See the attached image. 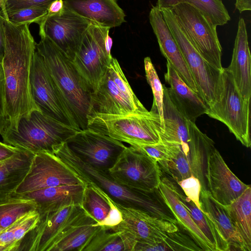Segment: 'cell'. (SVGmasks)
Listing matches in <instances>:
<instances>
[{
	"mask_svg": "<svg viewBox=\"0 0 251 251\" xmlns=\"http://www.w3.org/2000/svg\"><path fill=\"white\" fill-rule=\"evenodd\" d=\"M39 220L22 239L18 251H50L58 241L86 213L81 205L38 210Z\"/></svg>",
	"mask_w": 251,
	"mask_h": 251,
	"instance_id": "obj_9",
	"label": "cell"
},
{
	"mask_svg": "<svg viewBox=\"0 0 251 251\" xmlns=\"http://www.w3.org/2000/svg\"><path fill=\"white\" fill-rule=\"evenodd\" d=\"M137 146L139 147L149 156L157 162L166 159L168 156L167 145L161 140L155 144Z\"/></svg>",
	"mask_w": 251,
	"mask_h": 251,
	"instance_id": "obj_45",
	"label": "cell"
},
{
	"mask_svg": "<svg viewBox=\"0 0 251 251\" xmlns=\"http://www.w3.org/2000/svg\"><path fill=\"white\" fill-rule=\"evenodd\" d=\"M66 143L82 161L104 171L113 167L126 147L121 141L89 128L79 131Z\"/></svg>",
	"mask_w": 251,
	"mask_h": 251,
	"instance_id": "obj_14",
	"label": "cell"
},
{
	"mask_svg": "<svg viewBox=\"0 0 251 251\" xmlns=\"http://www.w3.org/2000/svg\"><path fill=\"white\" fill-rule=\"evenodd\" d=\"M97 223L86 214L68 230L50 251H83L94 235L101 227L96 226Z\"/></svg>",
	"mask_w": 251,
	"mask_h": 251,
	"instance_id": "obj_30",
	"label": "cell"
},
{
	"mask_svg": "<svg viewBox=\"0 0 251 251\" xmlns=\"http://www.w3.org/2000/svg\"><path fill=\"white\" fill-rule=\"evenodd\" d=\"M48 13L47 7H32L7 13L4 18L15 25H29L32 23L39 25Z\"/></svg>",
	"mask_w": 251,
	"mask_h": 251,
	"instance_id": "obj_39",
	"label": "cell"
},
{
	"mask_svg": "<svg viewBox=\"0 0 251 251\" xmlns=\"http://www.w3.org/2000/svg\"><path fill=\"white\" fill-rule=\"evenodd\" d=\"M222 78L219 98L208 107L205 114L223 123L243 146L250 148V100L242 96L226 68L223 69Z\"/></svg>",
	"mask_w": 251,
	"mask_h": 251,
	"instance_id": "obj_7",
	"label": "cell"
},
{
	"mask_svg": "<svg viewBox=\"0 0 251 251\" xmlns=\"http://www.w3.org/2000/svg\"><path fill=\"white\" fill-rule=\"evenodd\" d=\"M166 67L164 78L170 85V87H167V91L170 99L187 120L195 123L198 117L206 114L207 106L200 95L182 80L176 71L167 61Z\"/></svg>",
	"mask_w": 251,
	"mask_h": 251,
	"instance_id": "obj_21",
	"label": "cell"
},
{
	"mask_svg": "<svg viewBox=\"0 0 251 251\" xmlns=\"http://www.w3.org/2000/svg\"><path fill=\"white\" fill-rule=\"evenodd\" d=\"M36 44L44 62L80 130L87 129L92 92L73 61L44 35Z\"/></svg>",
	"mask_w": 251,
	"mask_h": 251,
	"instance_id": "obj_2",
	"label": "cell"
},
{
	"mask_svg": "<svg viewBox=\"0 0 251 251\" xmlns=\"http://www.w3.org/2000/svg\"><path fill=\"white\" fill-rule=\"evenodd\" d=\"M4 18L0 12V64H2L5 51Z\"/></svg>",
	"mask_w": 251,
	"mask_h": 251,
	"instance_id": "obj_49",
	"label": "cell"
},
{
	"mask_svg": "<svg viewBox=\"0 0 251 251\" xmlns=\"http://www.w3.org/2000/svg\"><path fill=\"white\" fill-rule=\"evenodd\" d=\"M179 201L189 212L198 228L212 243L215 251H229L227 245L223 240L209 218L192 201L184 196L177 187Z\"/></svg>",
	"mask_w": 251,
	"mask_h": 251,
	"instance_id": "obj_33",
	"label": "cell"
},
{
	"mask_svg": "<svg viewBox=\"0 0 251 251\" xmlns=\"http://www.w3.org/2000/svg\"><path fill=\"white\" fill-rule=\"evenodd\" d=\"M8 129V120L6 111V99L5 78L2 64H0V135L4 134Z\"/></svg>",
	"mask_w": 251,
	"mask_h": 251,
	"instance_id": "obj_44",
	"label": "cell"
},
{
	"mask_svg": "<svg viewBox=\"0 0 251 251\" xmlns=\"http://www.w3.org/2000/svg\"><path fill=\"white\" fill-rule=\"evenodd\" d=\"M85 185H62L22 196L33 200L38 210H55L71 205H81Z\"/></svg>",
	"mask_w": 251,
	"mask_h": 251,
	"instance_id": "obj_26",
	"label": "cell"
},
{
	"mask_svg": "<svg viewBox=\"0 0 251 251\" xmlns=\"http://www.w3.org/2000/svg\"><path fill=\"white\" fill-rule=\"evenodd\" d=\"M6 0H0V9H2L4 5Z\"/></svg>",
	"mask_w": 251,
	"mask_h": 251,
	"instance_id": "obj_53",
	"label": "cell"
},
{
	"mask_svg": "<svg viewBox=\"0 0 251 251\" xmlns=\"http://www.w3.org/2000/svg\"><path fill=\"white\" fill-rule=\"evenodd\" d=\"M114 202L122 214V221L118 225L107 229L127 232L137 242H159L179 230L174 223L152 215L141 209L126 207Z\"/></svg>",
	"mask_w": 251,
	"mask_h": 251,
	"instance_id": "obj_16",
	"label": "cell"
},
{
	"mask_svg": "<svg viewBox=\"0 0 251 251\" xmlns=\"http://www.w3.org/2000/svg\"><path fill=\"white\" fill-rule=\"evenodd\" d=\"M202 251L188 235L179 231L171 233L163 240L151 243L137 242L134 251Z\"/></svg>",
	"mask_w": 251,
	"mask_h": 251,
	"instance_id": "obj_37",
	"label": "cell"
},
{
	"mask_svg": "<svg viewBox=\"0 0 251 251\" xmlns=\"http://www.w3.org/2000/svg\"><path fill=\"white\" fill-rule=\"evenodd\" d=\"M235 7L240 13L251 10V0H235Z\"/></svg>",
	"mask_w": 251,
	"mask_h": 251,
	"instance_id": "obj_51",
	"label": "cell"
},
{
	"mask_svg": "<svg viewBox=\"0 0 251 251\" xmlns=\"http://www.w3.org/2000/svg\"><path fill=\"white\" fill-rule=\"evenodd\" d=\"M5 228H1V227H0V233L2 231H3V230L4 229H5Z\"/></svg>",
	"mask_w": 251,
	"mask_h": 251,
	"instance_id": "obj_54",
	"label": "cell"
},
{
	"mask_svg": "<svg viewBox=\"0 0 251 251\" xmlns=\"http://www.w3.org/2000/svg\"><path fill=\"white\" fill-rule=\"evenodd\" d=\"M54 0H6L0 12L4 18L7 13L23 8L32 7L48 8Z\"/></svg>",
	"mask_w": 251,
	"mask_h": 251,
	"instance_id": "obj_43",
	"label": "cell"
},
{
	"mask_svg": "<svg viewBox=\"0 0 251 251\" xmlns=\"http://www.w3.org/2000/svg\"><path fill=\"white\" fill-rule=\"evenodd\" d=\"M108 173L118 183L148 194L155 192L161 181L158 162L137 146L126 147Z\"/></svg>",
	"mask_w": 251,
	"mask_h": 251,
	"instance_id": "obj_8",
	"label": "cell"
},
{
	"mask_svg": "<svg viewBox=\"0 0 251 251\" xmlns=\"http://www.w3.org/2000/svg\"><path fill=\"white\" fill-rule=\"evenodd\" d=\"M108 70L114 81L122 92L136 105L144 106L133 92L116 58L112 57Z\"/></svg>",
	"mask_w": 251,
	"mask_h": 251,
	"instance_id": "obj_40",
	"label": "cell"
},
{
	"mask_svg": "<svg viewBox=\"0 0 251 251\" xmlns=\"http://www.w3.org/2000/svg\"><path fill=\"white\" fill-rule=\"evenodd\" d=\"M147 111L144 106L136 105L122 92L107 69L96 90L92 93L91 108L89 116L97 113L126 115Z\"/></svg>",
	"mask_w": 251,
	"mask_h": 251,
	"instance_id": "obj_19",
	"label": "cell"
},
{
	"mask_svg": "<svg viewBox=\"0 0 251 251\" xmlns=\"http://www.w3.org/2000/svg\"><path fill=\"white\" fill-rule=\"evenodd\" d=\"M20 150L0 141V161L10 157Z\"/></svg>",
	"mask_w": 251,
	"mask_h": 251,
	"instance_id": "obj_48",
	"label": "cell"
},
{
	"mask_svg": "<svg viewBox=\"0 0 251 251\" xmlns=\"http://www.w3.org/2000/svg\"><path fill=\"white\" fill-rule=\"evenodd\" d=\"M226 69L232 75L242 96L251 100V55L246 25L243 18L238 22L231 61Z\"/></svg>",
	"mask_w": 251,
	"mask_h": 251,
	"instance_id": "obj_23",
	"label": "cell"
},
{
	"mask_svg": "<svg viewBox=\"0 0 251 251\" xmlns=\"http://www.w3.org/2000/svg\"><path fill=\"white\" fill-rule=\"evenodd\" d=\"M161 10L195 81L200 97L207 107L211 106L218 100L221 92L223 70L213 67L201 56L171 9Z\"/></svg>",
	"mask_w": 251,
	"mask_h": 251,
	"instance_id": "obj_6",
	"label": "cell"
},
{
	"mask_svg": "<svg viewBox=\"0 0 251 251\" xmlns=\"http://www.w3.org/2000/svg\"><path fill=\"white\" fill-rule=\"evenodd\" d=\"M201 210L209 218L229 251H246L243 243L224 206L216 201L207 190L201 189Z\"/></svg>",
	"mask_w": 251,
	"mask_h": 251,
	"instance_id": "obj_25",
	"label": "cell"
},
{
	"mask_svg": "<svg viewBox=\"0 0 251 251\" xmlns=\"http://www.w3.org/2000/svg\"><path fill=\"white\" fill-rule=\"evenodd\" d=\"M181 3L194 6L210 23L216 26L224 25L230 20L222 0H157L156 6L160 9H170Z\"/></svg>",
	"mask_w": 251,
	"mask_h": 251,
	"instance_id": "obj_32",
	"label": "cell"
},
{
	"mask_svg": "<svg viewBox=\"0 0 251 251\" xmlns=\"http://www.w3.org/2000/svg\"><path fill=\"white\" fill-rule=\"evenodd\" d=\"M205 178L207 191L223 205L230 204L251 186L233 173L215 148L207 156Z\"/></svg>",
	"mask_w": 251,
	"mask_h": 251,
	"instance_id": "obj_17",
	"label": "cell"
},
{
	"mask_svg": "<svg viewBox=\"0 0 251 251\" xmlns=\"http://www.w3.org/2000/svg\"><path fill=\"white\" fill-rule=\"evenodd\" d=\"M194 46L201 56L213 67L223 70L222 48L216 30L197 8L181 3L170 8Z\"/></svg>",
	"mask_w": 251,
	"mask_h": 251,
	"instance_id": "obj_10",
	"label": "cell"
},
{
	"mask_svg": "<svg viewBox=\"0 0 251 251\" xmlns=\"http://www.w3.org/2000/svg\"><path fill=\"white\" fill-rule=\"evenodd\" d=\"M4 19L5 43L2 65L5 78L7 131L17 130L21 118H28L33 111L40 109L32 98L30 83L36 43L29 25H15Z\"/></svg>",
	"mask_w": 251,
	"mask_h": 251,
	"instance_id": "obj_1",
	"label": "cell"
},
{
	"mask_svg": "<svg viewBox=\"0 0 251 251\" xmlns=\"http://www.w3.org/2000/svg\"><path fill=\"white\" fill-rule=\"evenodd\" d=\"M39 214L37 209L31 211L19 218L14 230V242L18 251L20 243L24 237L37 224Z\"/></svg>",
	"mask_w": 251,
	"mask_h": 251,
	"instance_id": "obj_41",
	"label": "cell"
},
{
	"mask_svg": "<svg viewBox=\"0 0 251 251\" xmlns=\"http://www.w3.org/2000/svg\"><path fill=\"white\" fill-rule=\"evenodd\" d=\"M246 251H251V187L227 205H223Z\"/></svg>",
	"mask_w": 251,
	"mask_h": 251,
	"instance_id": "obj_29",
	"label": "cell"
},
{
	"mask_svg": "<svg viewBox=\"0 0 251 251\" xmlns=\"http://www.w3.org/2000/svg\"><path fill=\"white\" fill-rule=\"evenodd\" d=\"M149 20L163 55L176 71L182 80L200 95L198 87L181 50L161 9L157 6H153L151 8Z\"/></svg>",
	"mask_w": 251,
	"mask_h": 251,
	"instance_id": "obj_18",
	"label": "cell"
},
{
	"mask_svg": "<svg viewBox=\"0 0 251 251\" xmlns=\"http://www.w3.org/2000/svg\"><path fill=\"white\" fill-rule=\"evenodd\" d=\"M111 198L97 186L85 185L81 206L98 225L103 222L110 210Z\"/></svg>",
	"mask_w": 251,
	"mask_h": 251,
	"instance_id": "obj_34",
	"label": "cell"
},
{
	"mask_svg": "<svg viewBox=\"0 0 251 251\" xmlns=\"http://www.w3.org/2000/svg\"><path fill=\"white\" fill-rule=\"evenodd\" d=\"M36 208L37 204L33 200L22 195H12L0 203V227L9 226L19 218Z\"/></svg>",
	"mask_w": 251,
	"mask_h": 251,
	"instance_id": "obj_36",
	"label": "cell"
},
{
	"mask_svg": "<svg viewBox=\"0 0 251 251\" xmlns=\"http://www.w3.org/2000/svg\"><path fill=\"white\" fill-rule=\"evenodd\" d=\"M110 205V210L107 216L98 226L108 228L118 225L122 221V214L111 199Z\"/></svg>",
	"mask_w": 251,
	"mask_h": 251,
	"instance_id": "obj_47",
	"label": "cell"
},
{
	"mask_svg": "<svg viewBox=\"0 0 251 251\" xmlns=\"http://www.w3.org/2000/svg\"><path fill=\"white\" fill-rule=\"evenodd\" d=\"M110 28L90 23L72 60L92 93L106 72L112 56L106 50Z\"/></svg>",
	"mask_w": 251,
	"mask_h": 251,
	"instance_id": "obj_11",
	"label": "cell"
},
{
	"mask_svg": "<svg viewBox=\"0 0 251 251\" xmlns=\"http://www.w3.org/2000/svg\"><path fill=\"white\" fill-rule=\"evenodd\" d=\"M90 23L64 6L59 14L47 15L39 25V34L49 38L73 60Z\"/></svg>",
	"mask_w": 251,
	"mask_h": 251,
	"instance_id": "obj_15",
	"label": "cell"
},
{
	"mask_svg": "<svg viewBox=\"0 0 251 251\" xmlns=\"http://www.w3.org/2000/svg\"><path fill=\"white\" fill-rule=\"evenodd\" d=\"M163 90V128L160 132L162 142L179 145L189 159L190 137L187 120L179 111L170 99L167 87L162 85ZM190 160V159H189Z\"/></svg>",
	"mask_w": 251,
	"mask_h": 251,
	"instance_id": "obj_24",
	"label": "cell"
},
{
	"mask_svg": "<svg viewBox=\"0 0 251 251\" xmlns=\"http://www.w3.org/2000/svg\"><path fill=\"white\" fill-rule=\"evenodd\" d=\"M177 183L181 187L185 196L201 209L200 197L201 185L199 179L192 175Z\"/></svg>",
	"mask_w": 251,
	"mask_h": 251,
	"instance_id": "obj_42",
	"label": "cell"
},
{
	"mask_svg": "<svg viewBox=\"0 0 251 251\" xmlns=\"http://www.w3.org/2000/svg\"><path fill=\"white\" fill-rule=\"evenodd\" d=\"M34 154L20 150L0 161V193L12 195L29 170Z\"/></svg>",
	"mask_w": 251,
	"mask_h": 251,
	"instance_id": "obj_27",
	"label": "cell"
},
{
	"mask_svg": "<svg viewBox=\"0 0 251 251\" xmlns=\"http://www.w3.org/2000/svg\"><path fill=\"white\" fill-rule=\"evenodd\" d=\"M87 128L131 146L155 144L162 129L156 106L151 111L126 115L95 114L88 118Z\"/></svg>",
	"mask_w": 251,
	"mask_h": 251,
	"instance_id": "obj_4",
	"label": "cell"
},
{
	"mask_svg": "<svg viewBox=\"0 0 251 251\" xmlns=\"http://www.w3.org/2000/svg\"><path fill=\"white\" fill-rule=\"evenodd\" d=\"M79 131L35 110L28 118L20 119L17 130H8L1 137L3 143L34 154L53 153L54 147L66 142Z\"/></svg>",
	"mask_w": 251,
	"mask_h": 251,
	"instance_id": "obj_5",
	"label": "cell"
},
{
	"mask_svg": "<svg viewBox=\"0 0 251 251\" xmlns=\"http://www.w3.org/2000/svg\"><path fill=\"white\" fill-rule=\"evenodd\" d=\"M85 184L65 162L53 153L34 154L29 171L12 195H22L62 185Z\"/></svg>",
	"mask_w": 251,
	"mask_h": 251,
	"instance_id": "obj_13",
	"label": "cell"
},
{
	"mask_svg": "<svg viewBox=\"0 0 251 251\" xmlns=\"http://www.w3.org/2000/svg\"><path fill=\"white\" fill-rule=\"evenodd\" d=\"M144 67L146 77L148 83L150 85L152 90L154 103L157 109L162 130L163 128V90L157 72L149 57H146L144 59Z\"/></svg>",
	"mask_w": 251,
	"mask_h": 251,
	"instance_id": "obj_38",
	"label": "cell"
},
{
	"mask_svg": "<svg viewBox=\"0 0 251 251\" xmlns=\"http://www.w3.org/2000/svg\"><path fill=\"white\" fill-rule=\"evenodd\" d=\"M136 240L128 233L101 226L83 251H134Z\"/></svg>",
	"mask_w": 251,
	"mask_h": 251,
	"instance_id": "obj_31",
	"label": "cell"
},
{
	"mask_svg": "<svg viewBox=\"0 0 251 251\" xmlns=\"http://www.w3.org/2000/svg\"><path fill=\"white\" fill-rule=\"evenodd\" d=\"M64 6L91 23L109 28L126 22V15L116 0H63Z\"/></svg>",
	"mask_w": 251,
	"mask_h": 251,
	"instance_id": "obj_20",
	"label": "cell"
},
{
	"mask_svg": "<svg viewBox=\"0 0 251 251\" xmlns=\"http://www.w3.org/2000/svg\"><path fill=\"white\" fill-rule=\"evenodd\" d=\"M64 8L63 0H55L51 2L48 7V15H53L60 13Z\"/></svg>",
	"mask_w": 251,
	"mask_h": 251,
	"instance_id": "obj_50",
	"label": "cell"
},
{
	"mask_svg": "<svg viewBox=\"0 0 251 251\" xmlns=\"http://www.w3.org/2000/svg\"><path fill=\"white\" fill-rule=\"evenodd\" d=\"M11 196L0 193V203L7 200Z\"/></svg>",
	"mask_w": 251,
	"mask_h": 251,
	"instance_id": "obj_52",
	"label": "cell"
},
{
	"mask_svg": "<svg viewBox=\"0 0 251 251\" xmlns=\"http://www.w3.org/2000/svg\"><path fill=\"white\" fill-rule=\"evenodd\" d=\"M165 143L168 147V156L166 159L158 162L163 171L177 182L191 176L189 159L181 147L176 144Z\"/></svg>",
	"mask_w": 251,
	"mask_h": 251,
	"instance_id": "obj_35",
	"label": "cell"
},
{
	"mask_svg": "<svg viewBox=\"0 0 251 251\" xmlns=\"http://www.w3.org/2000/svg\"><path fill=\"white\" fill-rule=\"evenodd\" d=\"M156 191L173 214L176 223L196 244L202 251H215L213 245L198 228L188 211L179 201L177 187L167 178L163 177Z\"/></svg>",
	"mask_w": 251,
	"mask_h": 251,
	"instance_id": "obj_22",
	"label": "cell"
},
{
	"mask_svg": "<svg viewBox=\"0 0 251 251\" xmlns=\"http://www.w3.org/2000/svg\"><path fill=\"white\" fill-rule=\"evenodd\" d=\"M30 83L32 98L41 112L64 124L80 130L42 57L36 50L32 60Z\"/></svg>",
	"mask_w": 251,
	"mask_h": 251,
	"instance_id": "obj_12",
	"label": "cell"
},
{
	"mask_svg": "<svg viewBox=\"0 0 251 251\" xmlns=\"http://www.w3.org/2000/svg\"><path fill=\"white\" fill-rule=\"evenodd\" d=\"M19 218L0 233V251H17L14 242V230Z\"/></svg>",
	"mask_w": 251,
	"mask_h": 251,
	"instance_id": "obj_46",
	"label": "cell"
},
{
	"mask_svg": "<svg viewBox=\"0 0 251 251\" xmlns=\"http://www.w3.org/2000/svg\"><path fill=\"white\" fill-rule=\"evenodd\" d=\"M190 137V163L192 175L200 181L201 189L207 190L205 178L206 159L215 148L214 142L198 127L195 123L187 121Z\"/></svg>",
	"mask_w": 251,
	"mask_h": 251,
	"instance_id": "obj_28",
	"label": "cell"
},
{
	"mask_svg": "<svg viewBox=\"0 0 251 251\" xmlns=\"http://www.w3.org/2000/svg\"><path fill=\"white\" fill-rule=\"evenodd\" d=\"M53 153L65 162L86 184L97 186L115 202L126 207L137 208L176 224L175 219L163 211L153 198L152 194L132 190L116 182L108 171L93 167L82 161L66 142L54 147Z\"/></svg>",
	"mask_w": 251,
	"mask_h": 251,
	"instance_id": "obj_3",
	"label": "cell"
}]
</instances>
